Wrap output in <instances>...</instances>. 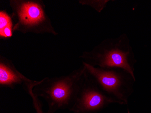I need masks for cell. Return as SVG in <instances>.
I'll return each mask as SVG.
<instances>
[{
    "mask_svg": "<svg viewBox=\"0 0 151 113\" xmlns=\"http://www.w3.org/2000/svg\"><path fill=\"white\" fill-rule=\"evenodd\" d=\"M85 76V67L82 64L67 75L45 77L39 81L33 88V91L46 103L47 113H55L64 109L71 111Z\"/></svg>",
    "mask_w": 151,
    "mask_h": 113,
    "instance_id": "cell-1",
    "label": "cell"
},
{
    "mask_svg": "<svg viewBox=\"0 0 151 113\" xmlns=\"http://www.w3.org/2000/svg\"><path fill=\"white\" fill-rule=\"evenodd\" d=\"M79 58L93 67L124 70L135 80L136 60L129 40L124 33L116 38L103 40L91 50L82 52Z\"/></svg>",
    "mask_w": 151,
    "mask_h": 113,
    "instance_id": "cell-2",
    "label": "cell"
},
{
    "mask_svg": "<svg viewBox=\"0 0 151 113\" xmlns=\"http://www.w3.org/2000/svg\"><path fill=\"white\" fill-rule=\"evenodd\" d=\"M14 32L56 36L51 20L47 13L45 4L41 0H10Z\"/></svg>",
    "mask_w": 151,
    "mask_h": 113,
    "instance_id": "cell-3",
    "label": "cell"
},
{
    "mask_svg": "<svg viewBox=\"0 0 151 113\" xmlns=\"http://www.w3.org/2000/svg\"><path fill=\"white\" fill-rule=\"evenodd\" d=\"M86 74L104 93L117 103L127 104L133 91L135 80L125 70L119 68H102L84 62Z\"/></svg>",
    "mask_w": 151,
    "mask_h": 113,
    "instance_id": "cell-4",
    "label": "cell"
},
{
    "mask_svg": "<svg viewBox=\"0 0 151 113\" xmlns=\"http://www.w3.org/2000/svg\"><path fill=\"white\" fill-rule=\"evenodd\" d=\"M112 103L116 102L104 93L86 74L83 84L71 111L75 113H93Z\"/></svg>",
    "mask_w": 151,
    "mask_h": 113,
    "instance_id": "cell-5",
    "label": "cell"
},
{
    "mask_svg": "<svg viewBox=\"0 0 151 113\" xmlns=\"http://www.w3.org/2000/svg\"><path fill=\"white\" fill-rule=\"evenodd\" d=\"M39 82L29 79L19 72L11 59L0 56L1 87L14 89L20 86L28 93L29 90L33 89Z\"/></svg>",
    "mask_w": 151,
    "mask_h": 113,
    "instance_id": "cell-6",
    "label": "cell"
},
{
    "mask_svg": "<svg viewBox=\"0 0 151 113\" xmlns=\"http://www.w3.org/2000/svg\"><path fill=\"white\" fill-rule=\"evenodd\" d=\"M109 1H106V0H97V1H79L80 4L82 5H86L91 7L93 9H95L96 11L100 13L101 12L106 6L107 4Z\"/></svg>",
    "mask_w": 151,
    "mask_h": 113,
    "instance_id": "cell-7",
    "label": "cell"
},
{
    "mask_svg": "<svg viewBox=\"0 0 151 113\" xmlns=\"http://www.w3.org/2000/svg\"><path fill=\"white\" fill-rule=\"evenodd\" d=\"M13 26L12 17L4 11L0 12V31L5 28Z\"/></svg>",
    "mask_w": 151,
    "mask_h": 113,
    "instance_id": "cell-8",
    "label": "cell"
},
{
    "mask_svg": "<svg viewBox=\"0 0 151 113\" xmlns=\"http://www.w3.org/2000/svg\"><path fill=\"white\" fill-rule=\"evenodd\" d=\"M30 97L32 99L33 107L35 109L36 113H47V112L46 113L44 110L42 103L39 98L35 94H32Z\"/></svg>",
    "mask_w": 151,
    "mask_h": 113,
    "instance_id": "cell-9",
    "label": "cell"
},
{
    "mask_svg": "<svg viewBox=\"0 0 151 113\" xmlns=\"http://www.w3.org/2000/svg\"><path fill=\"white\" fill-rule=\"evenodd\" d=\"M128 113H130L129 111H128Z\"/></svg>",
    "mask_w": 151,
    "mask_h": 113,
    "instance_id": "cell-10",
    "label": "cell"
}]
</instances>
